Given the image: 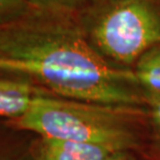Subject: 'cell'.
Masks as SVG:
<instances>
[{"instance_id": "6da1fadb", "label": "cell", "mask_w": 160, "mask_h": 160, "mask_svg": "<svg viewBox=\"0 0 160 160\" xmlns=\"http://www.w3.org/2000/svg\"><path fill=\"white\" fill-rule=\"evenodd\" d=\"M0 71L68 99L142 110L147 105L133 70L104 59L76 15L30 8L1 22Z\"/></svg>"}, {"instance_id": "7a4b0ae2", "label": "cell", "mask_w": 160, "mask_h": 160, "mask_svg": "<svg viewBox=\"0 0 160 160\" xmlns=\"http://www.w3.org/2000/svg\"><path fill=\"white\" fill-rule=\"evenodd\" d=\"M142 111L46 95L23 117L8 122L39 138L93 142L131 151L139 145L138 118Z\"/></svg>"}, {"instance_id": "3957f363", "label": "cell", "mask_w": 160, "mask_h": 160, "mask_svg": "<svg viewBox=\"0 0 160 160\" xmlns=\"http://www.w3.org/2000/svg\"><path fill=\"white\" fill-rule=\"evenodd\" d=\"M76 17L92 47L115 65L132 69L160 45V0H87Z\"/></svg>"}, {"instance_id": "277c9868", "label": "cell", "mask_w": 160, "mask_h": 160, "mask_svg": "<svg viewBox=\"0 0 160 160\" xmlns=\"http://www.w3.org/2000/svg\"><path fill=\"white\" fill-rule=\"evenodd\" d=\"M46 95L54 94L27 78L0 71V121L20 119Z\"/></svg>"}, {"instance_id": "5b68a950", "label": "cell", "mask_w": 160, "mask_h": 160, "mask_svg": "<svg viewBox=\"0 0 160 160\" xmlns=\"http://www.w3.org/2000/svg\"><path fill=\"white\" fill-rule=\"evenodd\" d=\"M115 151L120 150L93 142L39 137L35 141L38 160H102Z\"/></svg>"}, {"instance_id": "8992f818", "label": "cell", "mask_w": 160, "mask_h": 160, "mask_svg": "<svg viewBox=\"0 0 160 160\" xmlns=\"http://www.w3.org/2000/svg\"><path fill=\"white\" fill-rule=\"evenodd\" d=\"M133 72L149 107L160 102V45L148 50L133 66Z\"/></svg>"}, {"instance_id": "52a82bcc", "label": "cell", "mask_w": 160, "mask_h": 160, "mask_svg": "<svg viewBox=\"0 0 160 160\" xmlns=\"http://www.w3.org/2000/svg\"><path fill=\"white\" fill-rule=\"evenodd\" d=\"M36 135L0 121V160H38Z\"/></svg>"}, {"instance_id": "ba28073f", "label": "cell", "mask_w": 160, "mask_h": 160, "mask_svg": "<svg viewBox=\"0 0 160 160\" xmlns=\"http://www.w3.org/2000/svg\"><path fill=\"white\" fill-rule=\"evenodd\" d=\"M86 1L87 0H29V4L31 8L42 11L77 15Z\"/></svg>"}, {"instance_id": "9c48e42d", "label": "cell", "mask_w": 160, "mask_h": 160, "mask_svg": "<svg viewBox=\"0 0 160 160\" xmlns=\"http://www.w3.org/2000/svg\"><path fill=\"white\" fill-rule=\"evenodd\" d=\"M30 8L29 0H0V23L21 15Z\"/></svg>"}, {"instance_id": "30bf717a", "label": "cell", "mask_w": 160, "mask_h": 160, "mask_svg": "<svg viewBox=\"0 0 160 160\" xmlns=\"http://www.w3.org/2000/svg\"><path fill=\"white\" fill-rule=\"evenodd\" d=\"M150 108V123H151L153 139L155 146L160 151V102Z\"/></svg>"}, {"instance_id": "8fae6325", "label": "cell", "mask_w": 160, "mask_h": 160, "mask_svg": "<svg viewBox=\"0 0 160 160\" xmlns=\"http://www.w3.org/2000/svg\"><path fill=\"white\" fill-rule=\"evenodd\" d=\"M102 160H137V158L129 150H120L111 153Z\"/></svg>"}]
</instances>
